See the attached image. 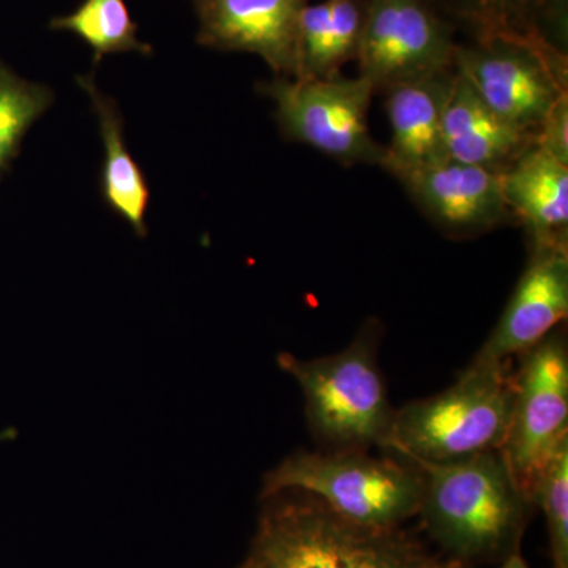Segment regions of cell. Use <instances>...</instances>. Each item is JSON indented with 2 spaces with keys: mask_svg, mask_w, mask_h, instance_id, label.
Listing matches in <instances>:
<instances>
[{
  "mask_svg": "<svg viewBox=\"0 0 568 568\" xmlns=\"http://www.w3.org/2000/svg\"><path fill=\"white\" fill-rule=\"evenodd\" d=\"M500 568H530L526 559L523 558L521 551L514 552L500 562Z\"/></svg>",
  "mask_w": 568,
  "mask_h": 568,
  "instance_id": "23",
  "label": "cell"
},
{
  "mask_svg": "<svg viewBox=\"0 0 568 568\" xmlns=\"http://www.w3.org/2000/svg\"><path fill=\"white\" fill-rule=\"evenodd\" d=\"M536 145L541 151L568 164V95L560 97L537 133Z\"/></svg>",
  "mask_w": 568,
  "mask_h": 568,
  "instance_id": "22",
  "label": "cell"
},
{
  "mask_svg": "<svg viewBox=\"0 0 568 568\" xmlns=\"http://www.w3.org/2000/svg\"><path fill=\"white\" fill-rule=\"evenodd\" d=\"M282 491L315 496L339 518L362 528L398 529L418 515L424 476L405 458L298 452L265 477L264 497Z\"/></svg>",
  "mask_w": 568,
  "mask_h": 568,
  "instance_id": "5",
  "label": "cell"
},
{
  "mask_svg": "<svg viewBox=\"0 0 568 568\" xmlns=\"http://www.w3.org/2000/svg\"><path fill=\"white\" fill-rule=\"evenodd\" d=\"M239 568H254V566H253L252 560H250L248 558H246V559H245V562H244V564H242V566H241V567H239Z\"/></svg>",
  "mask_w": 568,
  "mask_h": 568,
  "instance_id": "24",
  "label": "cell"
},
{
  "mask_svg": "<svg viewBox=\"0 0 568 568\" xmlns=\"http://www.w3.org/2000/svg\"><path fill=\"white\" fill-rule=\"evenodd\" d=\"M519 361L514 373L510 425L500 452L518 487L532 500L537 478L568 440L566 335L555 328L540 343L519 355Z\"/></svg>",
  "mask_w": 568,
  "mask_h": 568,
  "instance_id": "8",
  "label": "cell"
},
{
  "mask_svg": "<svg viewBox=\"0 0 568 568\" xmlns=\"http://www.w3.org/2000/svg\"><path fill=\"white\" fill-rule=\"evenodd\" d=\"M532 503L547 519L552 568H568V440L537 478Z\"/></svg>",
  "mask_w": 568,
  "mask_h": 568,
  "instance_id": "20",
  "label": "cell"
},
{
  "mask_svg": "<svg viewBox=\"0 0 568 568\" xmlns=\"http://www.w3.org/2000/svg\"><path fill=\"white\" fill-rule=\"evenodd\" d=\"M248 559L254 568H462L398 529L339 518L315 496H267Z\"/></svg>",
  "mask_w": 568,
  "mask_h": 568,
  "instance_id": "2",
  "label": "cell"
},
{
  "mask_svg": "<svg viewBox=\"0 0 568 568\" xmlns=\"http://www.w3.org/2000/svg\"><path fill=\"white\" fill-rule=\"evenodd\" d=\"M78 85L88 93L99 119L104 160L100 173V192L104 204L132 226L138 237L148 235L145 213L151 204V186L144 171L133 159L123 138V118L118 103L100 91L93 73L77 77Z\"/></svg>",
  "mask_w": 568,
  "mask_h": 568,
  "instance_id": "16",
  "label": "cell"
},
{
  "mask_svg": "<svg viewBox=\"0 0 568 568\" xmlns=\"http://www.w3.org/2000/svg\"><path fill=\"white\" fill-rule=\"evenodd\" d=\"M454 67L511 125L538 133L567 93V59L538 36L496 33L455 48Z\"/></svg>",
  "mask_w": 568,
  "mask_h": 568,
  "instance_id": "6",
  "label": "cell"
},
{
  "mask_svg": "<svg viewBox=\"0 0 568 568\" xmlns=\"http://www.w3.org/2000/svg\"><path fill=\"white\" fill-rule=\"evenodd\" d=\"M257 91L275 103L286 140L301 142L343 164H381L386 148L373 140L368 110L375 89L365 78L342 73L324 80L275 77Z\"/></svg>",
  "mask_w": 568,
  "mask_h": 568,
  "instance_id": "7",
  "label": "cell"
},
{
  "mask_svg": "<svg viewBox=\"0 0 568 568\" xmlns=\"http://www.w3.org/2000/svg\"><path fill=\"white\" fill-rule=\"evenodd\" d=\"M568 315V252L534 248L495 331L473 362L508 364L551 334Z\"/></svg>",
  "mask_w": 568,
  "mask_h": 568,
  "instance_id": "11",
  "label": "cell"
},
{
  "mask_svg": "<svg viewBox=\"0 0 568 568\" xmlns=\"http://www.w3.org/2000/svg\"><path fill=\"white\" fill-rule=\"evenodd\" d=\"M454 78L446 70L387 89L392 141L383 166L399 181L446 160L443 123Z\"/></svg>",
  "mask_w": 568,
  "mask_h": 568,
  "instance_id": "12",
  "label": "cell"
},
{
  "mask_svg": "<svg viewBox=\"0 0 568 568\" xmlns=\"http://www.w3.org/2000/svg\"><path fill=\"white\" fill-rule=\"evenodd\" d=\"M50 29L80 37L91 47L95 65L104 55L119 52L153 54L152 44L138 39V24L125 0H82L70 14L52 18Z\"/></svg>",
  "mask_w": 568,
  "mask_h": 568,
  "instance_id": "18",
  "label": "cell"
},
{
  "mask_svg": "<svg viewBox=\"0 0 568 568\" xmlns=\"http://www.w3.org/2000/svg\"><path fill=\"white\" fill-rule=\"evenodd\" d=\"M536 141V134L525 132L496 114L455 71L444 112L446 159L503 173Z\"/></svg>",
  "mask_w": 568,
  "mask_h": 568,
  "instance_id": "14",
  "label": "cell"
},
{
  "mask_svg": "<svg viewBox=\"0 0 568 568\" xmlns=\"http://www.w3.org/2000/svg\"><path fill=\"white\" fill-rule=\"evenodd\" d=\"M447 2L452 10L476 31V37L496 36V33L538 36L537 18L549 0H447Z\"/></svg>",
  "mask_w": 568,
  "mask_h": 568,
  "instance_id": "21",
  "label": "cell"
},
{
  "mask_svg": "<svg viewBox=\"0 0 568 568\" xmlns=\"http://www.w3.org/2000/svg\"><path fill=\"white\" fill-rule=\"evenodd\" d=\"M200 21L197 44L252 52L275 77L294 78L298 18L308 0H190Z\"/></svg>",
  "mask_w": 568,
  "mask_h": 568,
  "instance_id": "10",
  "label": "cell"
},
{
  "mask_svg": "<svg viewBox=\"0 0 568 568\" xmlns=\"http://www.w3.org/2000/svg\"><path fill=\"white\" fill-rule=\"evenodd\" d=\"M504 201L528 227L534 248H566L568 164L536 144L500 173Z\"/></svg>",
  "mask_w": 568,
  "mask_h": 568,
  "instance_id": "15",
  "label": "cell"
},
{
  "mask_svg": "<svg viewBox=\"0 0 568 568\" xmlns=\"http://www.w3.org/2000/svg\"><path fill=\"white\" fill-rule=\"evenodd\" d=\"M508 364L470 362L443 394L395 410L388 450L409 462H457L500 450L514 407Z\"/></svg>",
  "mask_w": 568,
  "mask_h": 568,
  "instance_id": "3",
  "label": "cell"
},
{
  "mask_svg": "<svg viewBox=\"0 0 568 568\" xmlns=\"http://www.w3.org/2000/svg\"><path fill=\"white\" fill-rule=\"evenodd\" d=\"M52 103V89L26 80L0 59V179L20 155L26 134Z\"/></svg>",
  "mask_w": 568,
  "mask_h": 568,
  "instance_id": "19",
  "label": "cell"
},
{
  "mask_svg": "<svg viewBox=\"0 0 568 568\" xmlns=\"http://www.w3.org/2000/svg\"><path fill=\"white\" fill-rule=\"evenodd\" d=\"M366 17V0L306 3L298 18L295 80H324L355 61Z\"/></svg>",
  "mask_w": 568,
  "mask_h": 568,
  "instance_id": "17",
  "label": "cell"
},
{
  "mask_svg": "<svg viewBox=\"0 0 568 568\" xmlns=\"http://www.w3.org/2000/svg\"><path fill=\"white\" fill-rule=\"evenodd\" d=\"M417 203L454 230H480L503 222L508 212L500 173L443 160L403 181Z\"/></svg>",
  "mask_w": 568,
  "mask_h": 568,
  "instance_id": "13",
  "label": "cell"
},
{
  "mask_svg": "<svg viewBox=\"0 0 568 568\" xmlns=\"http://www.w3.org/2000/svg\"><path fill=\"white\" fill-rule=\"evenodd\" d=\"M377 334L379 328L372 323L342 353L313 361L278 355L280 368L304 392L313 433L334 452L390 444L395 409L377 366Z\"/></svg>",
  "mask_w": 568,
  "mask_h": 568,
  "instance_id": "4",
  "label": "cell"
},
{
  "mask_svg": "<svg viewBox=\"0 0 568 568\" xmlns=\"http://www.w3.org/2000/svg\"><path fill=\"white\" fill-rule=\"evenodd\" d=\"M424 476L418 517L446 559L462 568L503 562L519 551L534 504L503 452L457 462H413Z\"/></svg>",
  "mask_w": 568,
  "mask_h": 568,
  "instance_id": "1",
  "label": "cell"
},
{
  "mask_svg": "<svg viewBox=\"0 0 568 568\" xmlns=\"http://www.w3.org/2000/svg\"><path fill=\"white\" fill-rule=\"evenodd\" d=\"M455 48L450 26L426 0H366L355 61L375 91L454 69Z\"/></svg>",
  "mask_w": 568,
  "mask_h": 568,
  "instance_id": "9",
  "label": "cell"
}]
</instances>
